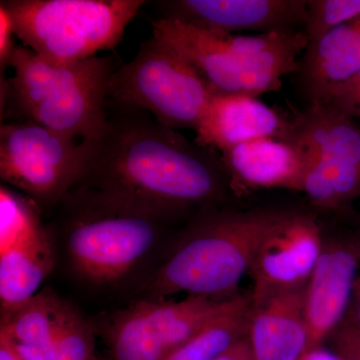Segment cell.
I'll return each mask as SVG.
<instances>
[{
  "label": "cell",
  "mask_w": 360,
  "mask_h": 360,
  "mask_svg": "<svg viewBox=\"0 0 360 360\" xmlns=\"http://www.w3.org/2000/svg\"><path fill=\"white\" fill-rule=\"evenodd\" d=\"M42 210L30 198L2 184L0 186V252L30 238L44 226Z\"/></svg>",
  "instance_id": "cell-21"
},
{
  "label": "cell",
  "mask_w": 360,
  "mask_h": 360,
  "mask_svg": "<svg viewBox=\"0 0 360 360\" xmlns=\"http://www.w3.org/2000/svg\"><path fill=\"white\" fill-rule=\"evenodd\" d=\"M232 298L188 295L174 302L141 297L92 324L110 360H167L226 309Z\"/></svg>",
  "instance_id": "cell-9"
},
{
  "label": "cell",
  "mask_w": 360,
  "mask_h": 360,
  "mask_svg": "<svg viewBox=\"0 0 360 360\" xmlns=\"http://www.w3.org/2000/svg\"><path fill=\"white\" fill-rule=\"evenodd\" d=\"M0 360H25L11 342L6 338L0 336Z\"/></svg>",
  "instance_id": "cell-28"
},
{
  "label": "cell",
  "mask_w": 360,
  "mask_h": 360,
  "mask_svg": "<svg viewBox=\"0 0 360 360\" xmlns=\"http://www.w3.org/2000/svg\"><path fill=\"white\" fill-rule=\"evenodd\" d=\"M290 212L215 207L198 213L169 238L141 297L179 292L215 300L234 297L258 246Z\"/></svg>",
  "instance_id": "cell-2"
},
{
  "label": "cell",
  "mask_w": 360,
  "mask_h": 360,
  "mask_svg": "<svg viewBox=\"0 0 360 360\" xmlns=\"http://www.w3.org/2000/svg\"><path fill=\"white\" fill-rule=\"evenodd\" d=\"M360 18V0H309L304 32L314 41L336 26Z\"/></svg>",
  "instance_id": "cell-23"
},
{
  "label": "cell",
  "mask_w": 360,
  "mask_h": 360,
  "mask_svg": "<svg viewBox=\"0 0 360 360\" xmlns=\"http://www.w3.org/2000/svg\"><path fill=\"white\" fill-rule=\"evenodd\" d=\"M215 360H253L251 354L250 345L245 338L233 345L231 349L227 350L224 354L220 355Z\"/></svg>",
  "instance_id": "cell-27"
},
{
  "label": "cell",
  "mask_w": 360,
  "mask_h": 360,
  "mask_svg": "<svg viewBox=\"0 0 360 360\" xmlns=\"http://www.w3.org/2000/svg\"><path fill=\"white\" fill-rule=\"evenodd\" d=\"M323 245L316 217L290 210L265 236L251 262L253 307L305 288Z\"/></svg>",
  "instance_id": "cell-11"
},
{
  "label": "cell",
  "mask_w": 360,
  "mask_h": 360,
  "mask_svg": "<svg viewBox=\"0 0 360 360\" xmlns=\"http://www.w3.org/2000/svg\"><path fill=\"white\" fill-rule=\"evenodd\" d=\"M78 184L170 224L224 207L233 194L219 151L189 141L146 111L110 103L108 127L91 142Z\"/></svg>",
  "instance_id": "cell-1"
},
{
  "label": "cell",
  "mask_w": 360,
  "mask_h": 360,
  "mask_svg": "<svg viewBox=\"0 0 360 360\" xmlns=\"http://www.w3.org/2000/svg\"><path fill=\"white\" fill-rule=\"evenodd\" d=\"M53 238L44 226L30 238L0 252V319L37 293L56 266Z\"/></svg>",
  "instance_id": "cell-18"
},
{
  "label": "cell",
  "mask_w": 360,
  "mask_h": 360,
  "mask_svg": "<svg viewBox=\"0 0 360 360\" xmlns=\"http://www.w3.org/2000/svg\"><path fill=\"white\" fill-rule=\"evenodd\" d=\"M23 46L49 63L72 65L115 49L142 0H2Z\"/></svg>",
  "instance_id": "cell-6"
},
{
  "label": "cell",
  "mask_w": 360,
  "mask_h": 360,
  "mask_svg": "<svg viewBox=\"0 0 360 360\" xmlns=\"http://www.w3.org/2000/svg\"><path fill=\"white\" fill-rule=\"evenodd\" d=\"M251 295H236L227 309L208 322L167 360H215L246 338Z\"/></svg>",
  "instance_id": "cell-20"
},
{
  "label": "cell",
  "mask_w": 360,
  "mask_h": 360,
  "mask_svg": "<svg viewBox=\"0 0 360 360\" xmlns=\"http://www.w3.org/2000/svg\"><path fill=\"white\" fill-rule=\"evenodd\" d=\"M49 231L63 245L77 279L96 288L122 283L169 240L165 220L91 187H73Z\"/></svg>",
  "instance_id": "cell-3"
},
{
  "label": "cell",
  "mask_w": 360,
  "mask_h": 360,
  "mask_svg": "<svg viewBox=\"0 0 360 360\" xmlns=\"http://www.w3.org/2000/svg\"><path fill=\"white\" fill-rule=\"evenodd\" d=\"M82 314L65 298L41 291L0 319V336L14 345L44 347L77 321Z\"/></svg>",
  "instance_id": "cell-19"
},
{
  "label": "cell",
  "mask_w": 360,
  "mask_h": 360,
  "mask_svg": "<svg viewBox=\"0 0 360 360\" xmlns=\"http://www.w3.org/2000/svg\"><path fill=\"white\" fill-rule=\"evenodd\" d=\"M304 290L290 291L252 305L246 340L253 360H300L309 352Z\"/></svg>",
  "instance_id": "cell-16"
},
{
  "label": "cell",
  "mask_w": 360,
  "mask_h": 360,
  "mask_svg": "<svg viewBox=\"0 0 360 360\" xmlns=\"http://www.w3.org/2000/svg\"><path fill=\"white\" fill-rule=\"evenodd\" d=\"M91 142L32 120L2 123L0 179L44 210H54L84 176Z\"/></svg>",
  "instance_id": "cell-8"
},
{
  "label": "cell",
  "mask_w": 360,
  "mask_h": 360,
  "mask_svg": "<svg viewBox=\"0 0 360 360\" xmlns=\"http://www.w3.org/2000/svg\"><path fill=\"white\" fill-rule=\"evenodd\" d=\"M293 142L302 148L307 170L302 193L315 206L338 210L360 196V127L321 101L296 112Z\"/></svg>",
  "instance_id": "cell-10"
},
{
  "label": "cell",
  "mask_w": 360,
  "mask_h": 360,
  "mask_svg": "<svg viewBox=\"0 0 360 360\" xmlns=\"http://www.w3.org/2000/svg\"><path fill=\"white\" fill-rule=\"evenodd\" d=\"M300 360H340L336 356L335 352L331 349H328L322 345L321 347L314 348L309 350L303 355Z\"/></svg>",
  "instance_id": "cell-29"
},
{
  "label": "cell",
  "mask_w": 360,
  "mask_h": 360,
  "mask_svg": "<svg viewBox=\"0 0 360 360\" xmlns=\"http://www.w3.org/2000/svg\"><path fill=\"white\" fill-rule=\"evenodd\" d=\"M219 153L233 195L262 188L302 191L307 158L295 142L255 139Z\"/></svg>",
  "instance_id": "cell-15"
},
{
  "label": "cell",
  "mask_w": 360,
  "mask_h": 360,
  "mask_svg": "<svg viewBox=\"0 0 360 360\" xmlns=\"http://www.w3.org/2000/svg\"><path fill=\"white\" fill-rule=\"evenodd\" d=\"M329 340L338 359L360 360V326L349 310Z\"/></svg>",
  "instance_id": "cell-25"
},
{
  "label": "cell",
  "mask_w": 360,
  "mask_h": 360,
  "mask_svg": "<svg viewBox=\"0 0 360 360\" xmlns=\"http://www.w3.org/2000/svg\"><path fill=\"white\" fill-rule=\"evenodd\" d=\"M348 117L360 118V70L345 82L326 89L316 101Z\"/></svg>",
  "instance_id": "cell-24"
},
{
  "label": "cell",
  "mask_w": 360,
  "mask_h": 360,
  "mask_svg": "<svg viewBox=\"0 0 360 360\" xmlns=\"http://www.w3.org/2000/svg\"><path fill=\"white\" fill-rule=\"evenodd\" d=\"M360 269V238L324 243L304 290L309 352L321 347L347 314Z\"/></svg>",
  "instance_id": "cell-13"
},
{
  "label": "cell",
  "mask_w": 360,
  "mask_h": 360,
  "mask_svg": "<svg viewBox=\"0 0 360 360\" xmlns=\"http://www.w3.org/2000/svg\"><path fill=\"white\" fill-rule=\"evenodd\" d=\"M309 0H165L160 18L210 30L269 33L304 30Z\"/></svg>",
  "instance_id": "cell-12"
},
{
  "label": "cell",
  "mask_w": 360,
  "mask_h": 360,
  "mask_svg": "<svg viewBox=\"0 0 360 360\" xmlns=\"http://www.w3.org/2000/svg\"><path fill=\"white\" fill-rule=\"evenodd\" d=\"M153 35L186 58L213 94L257 97L278 91L283 77L298 70L309 44L304 30L257 35L210 32L155 18Z\"/></svg>",
  "instance_id": "cell-5"
},
{
  "label": "cell",
  "mask_w": 360,
  "mask_h": 360,
  "mask_svg": "<svg viewBox=\"0 0 360 360\" xmlns=\"http://www.w3.org/2000/svg\"><path fill=\"white\" fill-rule=\"evenodd\" d=\"M349 311L354 315L356 321L360 326V274L355 283L354 296H352V304H350Z\"/></svg>",
  "instance_id": "cell-30"
},
{
  "label": "cell",
  "mask_w": 360,
  "mask_h": 360,
  "mask_svg": "<svg viewBox=\"0 0 360 360\" xmlns=\"http://www.w3.org/2000/svg\"><path fill=\"white\" fill-rule=\"evenodd\" d=\"M195 132L198 144L221 153L255 139L293 142L295 124L257 97L213 94Z\"/></svg>",
  "instance_id": "cell-14"
},
{
  "label": "cell",
  "mask_w": 360,
  "mask_h": 360,
  "mask_svg": "<svg viewBox=\"0 0 360 360\" xmlns=\"http://www.w3.org/2000/svg\"><path fill=\"white\" fill-rule=\"evenodd\" d=\"M16 37L15 27L11 14L7 7L0 2V70L1 77L4 71L8 68L9 60L18 44L14 41Z\"/></svg>",
  "instance_id": "cell-26"
},
{
  "label": "cell",
  "mask_w": 360,
  "mask_h": 360,
  "mask_svg": "<svg viewBox=\"0 0 360 360\" xmlns=\"http://www.w3.org/2000/svg\"><path fill=\"white\" fill-rule=\"evenodd\" d=\"M360 70V18L336 26L310 41L300 61V77L309 101L345 82Z\"/></svg>",
  "instance_id": "cell-17"
},
{
  "label": "cell",
  "mask_w": 360,
  "mask_h": 360,
  "mask_svg": "<svg viewBox=\"0 0 360 360\" xmlns=\"http://www.w3.org/2000/svg\"><path fill=\"white\" fill-rule=\"evenodd\" d=\"M120 65L110 56L54 65L18 44L8 65L13 77L1 85L4 104L22 120L75 141H97L108 127V87Z\"/></svg>",
  "instance_id": "cell-4"
},
{
  "label": "cell",
  "mask_w": 360,
  "mask_h": 360,
  "mask_svg": "<svg viewBox=\"0 0 360 360\" xmlns=\"http://www.w3.org/2000/svg\"><path fill=\"white\" fill-rule=\"evenodd\" d=\"M213 94L186 58L153 35L113 73L108 103L146 111L169 129L195 131Z\"/></svg>",
  "instance_id": "cell-7"
},
{
  "label": "cell",
  "mask_w": 360,
  "mask_h": 360,
  "mask_svg": "<svg viewBox=\"0 0 360 360\" xmlns=\"http://www.w3.org/2000/svg\"><path fill=\"white\" fill-rule=\"evenodd\" d=\"M96 336L94 324L82 315L70 328L46 347L13 345L25 360H98Z\"/></svg>",
  "instance_id": "cell-22"
}]
</instances>
